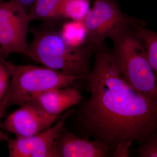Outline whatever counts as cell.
<instances>
[{"label":"cell","mask_w":157,"mask_h":157,"mask_svg":"<svg viewBox=\"0 0 157 157\" xmlns=\"http://www.w3.org/2000/svg\"><path fill=\"white\" fill-rule=\"evenodd\" d=\"M134 152L139 157H157V130L152 132Z\"/></svg>","instance_id":"cell-15"},{"label":"cell","mask_w":157,"mask_h":157,"mask_svg":"<svg viewBox=\"0 0 157 157\" xmlns=\"http://www.w3.org/2000/svg\"><path fill=\"white\" fill-rule=\"evenodd\" d=\"M134 27L146 51L147 59L157 78V33L146 27L143 20L137 18Z\"/></svg>","instance_id":"cell-11"},{"label":"cell","mask_w":157,"mask_h":157,"mask_svg":"<svg viewBox=\"0 0 157 157\" xmlns=\"http://www.w3.org/2000/svg\"><path fill=\"white\" fill-rule=\"evenodd\" d=\"M3 59H0V103L7 92L11 79V74Z\"/></svg>","instance_id":"cell-16"},{"label":"cell","mask_w":157,"mask_h":157,"mask_svg":"<svg viewBox=\"0 0 157 157\" xmlns=\"http://www.w3.org/2000/svg\"><path fill=\"white\" fill-rule=\"evenodd\" d=\"M30 21L26 11L17 3H0V48L5 59L13 53L26 55Z\"/></svg>","instance_id":"cell-6"},{"label":"cell","mask_w":157,"mask_h":157,"mask_svg":"<svg viewBox=\"0 0 157 157\" xmlns=\"http://www.w3.org/2000/svg\"><path fill=\"white\" fill-rule=\"evenodd\" d=\"M133 141L132 140H125L118 142L116 145L113 157H128L130 156V148Z\"/></svg>","instance_id":"cell-17"},{"label":"cell","mask_w":157,"mask_h":157,"mask_svg":"<svg viewBox=\"0 0 157 157\" xmlns=\"http://www.w3.org/2000/svg\"><path fill=\"white\" fill-rule=\"evenodd\" d=\"M113 154L109 147L101 140L80 137L65 128L54 144L53 157H107Z\"/></svg>","instance_id":"cell-9"},{"label":"cell","mask_w":157,"mask_h":157,"mask_svg":"<svg viewBox=\"0 0 157 157\" xmlns=\"http://www.w3.org/2000/svg\"><path fill=\"white\" fill-rule=\"evenodd\" d=\"M33 39L26 56L47 67L59 70L79 79H84L90 72V60L95 49L83 43L69 44L52 22L32 29Z\"/></svg>","instance_id":"cell-3"},{"label":"cell","mask_w":157,"mask_h":157,"mask_svg":"<svg viewBox=\"0 0 157 157\" xmlns=\"http://www.w3.org/2000/svg\"><path fill=\"white\" fill-rule=\"evenodd\" d=\"M0 104H1V103H0ZM2 117V113H1V109H0V119H1V118ZM1 124H0V141L3 140H6L7 137H8V136L5 135V134H4V133L1 131Z\"/></svg>","instance_id":"cell-19"},{"label":"cell","mask_w":157,"mask_h":157,"mask_svg":"<svg viewBox=\"0 0 157 157\" xmlns=\"http://www.w3.org/2000/svg\"><path fill=\"white\" fill-rule=\"evenodd\" d=\"M105 43L94 52L92 69L85 80L90 96L76 105V135L101 140L113 153L118 142L138 145L157 129V101L130 86L116 70Z\"/></svg>","instance_id":"cell-1"},{"label":"cell","mask_w":157,"mask_h":157,"mask_svg":"<svg viewBox=\"0 0 157 157\" xmlns=\"http://www.w3.org/2000/svg\"><path fill=\"white\" fill-rule=\"evenodd\" d=\"M90 9L89 0H61L57 19H68L81 22Z\"/></svg>","instance_id":"cell-13"},{"label":"cell","mask_w":157,"mask_h":157,"mask_svg":"<svg viewBox=\"0 0 157 157\" xmlns=\"http://www.w3.org/2000/svg\"><path fill=\"white\" fill-rule=\"evenodd\" d=\"M82 101L81 92L76 87L68 86L46 91L33 101L49 115L59 117Z\"/></svg>","instance_id":"cell-10"},{"label":"cell","mask_w":157,"mask_h":157,"mask_svg":"<svg viewBox=\"0 0 157 157\" xmlns=\"http://www.w3.org/2000/svg\"><path fill=\"white\" fill-rule=\"evenodd\" d=\"M11 74L7 92L0 104L2 116L9 107L20 106L33 101L48 90L72 86L77 78L69 74L47 67L31 65H15L3 59Z\"/></svg>","instance_id":"cell-4"},{"label":"cell","mask_w":157,"mask_h":157,"mask_svg":"<svg viewBox=\"0 0 157 157\" xmlns=\"http://www.w3.org/2000/svg\"><path fill=\"white\" fill-rule=\"evenodd\" d=\"M137 18L117 28L109 38L113 49L109 54L116 70L130 86L143 95L157 101V78L134 27Z\"/></svg>","instance_id":"cell-2"},{"label":"cell","mask_w":157,"mask_h":157,"mask_svg":"<svg viewBox=\"0 0 157 157\" xmlns=\"http://www.w3.org/2000/svg\"><path fill=\"white\" fill-rule=\"evenodd\" d=\"M6 59L3 56L2 53V51H1V48H0V59Z\"/></svg>","instance_id":"cell-20"},{"label":"cell","mask_w":157,"mask_h":157,"mask_svg":"<svg viewBox=\"0 0 157 157\" xmlns=\"http://www.w3.org/2000/svg\"><path fill=\"white\" fill-rule=\"evenodd\" d=\"M17 3L24 9L27 13H28L31 6L36 0H12Z\"/></svg>","instance_id":"cell-18"},{"label":"cell","mask_w":157,"mask_h":157,"mask_svg":"<svg viewBox=\"0 0 157 157\" xmlns=\"http://www.w3.org/2000/svg\"><path fill=\"white\" fill-rule=\"evenodd\" d=\"M19 107L1 124L2 130L14 134L16 137L36 135L52 126L59 118L46 113L33 101Z\"/></svg>","instance_id":"cell-8"},{"label":"cell","mask_w":157,"mask_h":157,"mask_svg":"<svg viewBox=\"0 0 157 157\" xmlns=\"http://www.w3.org/2000/svg\"><path fill=\"white\" fill-rule=\"evenodd\" d=\"M132 18L122 11L117 0H96L81 21L84 43L96 50L113 31Z\"/></svg>","instance_id":"cell-5"},{"label":"cell","mask_w":157,"mask_h":157,"mask_svg":"<svg viewBox=\"0 0 157 157\" xmlns=\"http://www.w3.org/2000/svg\"><path fill=\"white\" fill-rule=\"evenodd\" d=\"M60 33L65 41L74 46L84 43V30L81 21L67 23L63 27Z\"/></svg>","instance_id":"cell-14"},{"label":"cell","mask_w":157,"mask_h":157,"mask_svg":"<svg viewBox=\"0 0 157 157\" xmlns=\"http://www.w3.org/2000/svg\"><path fill=\"white\" fill-rule=\"evenodd\" d=\"M61 0H36L28 15L30 21L40 20L52 22L58 20V11Z\"/></svg>","instance_id":"cell-12"},{"label":"cell","mask_w":157,"mask_h":157,"mask_svg":"<svg viewBox=\"0 0 157 157\" xmlns=\"http://www.w3.org/2000/svg\"><path fill=\"white\" fill-rule=\"evenodd\" d=\"M74 109L62 114L55 124L36 135L26 137H7L10 157H53L54 144L57 135L65 128L67 120Z\"/></svg>","instance_id":"cell-7"}]
</instances>
